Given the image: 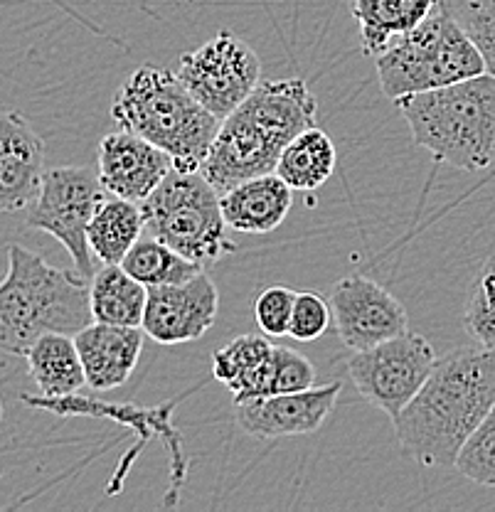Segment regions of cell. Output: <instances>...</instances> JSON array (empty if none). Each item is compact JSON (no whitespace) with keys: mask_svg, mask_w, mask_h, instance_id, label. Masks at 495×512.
I'll use <instances>...</instances> for the list:
<instances>
[{"mask_svg":"<svg viewBox=\"0 0 495 512\" xmlns=\"http://www.w3.org/2000/svg\"><path fill=\"white\" fill-rule=\"evenodd\" d=\"M375 69L382 92L397 101L478 77L488 72V64L441 0L419 28L402 35L375 57Z\"/></svg>","mask_w":495,"mask_h":512,"instance_id":"6","label":"cell"},{"mask_svg":"<svg viewBox=\"0 0 495 512\" xmlns=\"http://www.w3.org/2000/svg\"><path fill=\"white\" fill-rule=\"evenodd\" d=\"M444 5L483 52L488 72L495 74V0H444Z\"/></svg>","mask_w":495,"mask_h":512,"instance_id":"27","label":"cell"},{"mask_svg":"<svg viewBox=\"0 0 495 512\" xmlns=\"http://www.w3.org/2000/svg\"><path fill=\"white\" fill-rule=\"evenodd\" d=\"M495 407V352L473 345L436 357L417 397L392 424L404 456L419 466H456L463 444Z\"/></svg>","mask_w":495,"mask_h":512,"instance_id":"1","label":"cell"},{"mask_svg":"<svg viewBox=\"0 0 495 512\" xmlns=\"http://www.w3.org/2000/svg\"><path fill=\"white\" fill-rule=\"evenodd\" d=\"M25 360L42 397H72L87 384L74 335L45 333L30 345Z\"/></svg>","mask_w":495,"mask_h":512,"instance_id":"20","label":"cell"},{"mask_svg":"<svg viewBox=\"0 0 495 512\" xmlns=\"http://www.w3.org/2000/svg\"><path fill=\"white\" fill-rule=\"evenodd\" d=\"M178 77L207 111L227 119L262 84V60L237 35L217 32L180 57Z\"/></svg>","mask_w":495,"mask_h":512,"instance_id":"10","label":"cell"},{"mask_svg":"<svg viewBox=\"0 0 495 512\" xmlns=\"http://www.w3.org/2000/svg\"><path fill=\"white\" fill-rule=\"evenodd\" d=\"M146 229L141 202L106 197L89 224V247L101 264H121Z\"/></svg>","mask_w":495,"mask_h":512,"instance_id":"23","label":"cell"},{"mask_svg":"<svg viewBox=\"0 0 495 512\" xmlns=\"http://www.w3.org/2000/svg\"><path fill=\"white\" fill-rule=\"evenodd\" d=\"M89 284L77 271L55 269L40 254L10 244L0 281V350L25 357L45 333L77 335L92 323Z\"/></svg>","mask_w":495,"mask_h":512,"instance_id":"4","label":"cell"},{"mask_svg":"<svg viewBox=\"0 0 495 512\" xmlns=\"http://www.w3.org/2000/svg\"><path fill=\"white\" fill-rule=\"evenodd\" d=\"M111 119L121 131L163 148L183 173L202 170L222 124L190 94L178 72L163 67H138L116 89Z\"/></svg>","mask_w":495,"mask_h":512,"instance_id":"3","label":"cell"},{"mask_svg":"<svg viewBox=\"0 0 495 512\" xmlns=\"http://www.w3.org/2000/svg\"><path fill=\"white\" fill-rule=\"evenodd\" d=\"M0 421H3V404H0Z\"/></svg>","mask_w":495,"mask_h":512,"instance_id":"31","label":"cell"},{"mask_svg":"<svg viewBox=\"0 0 495 512\" xmlns=\"http://www.w3.org/2000/svg\"><path fill=\"white\" fill-rule=\"evenodd\" d=\"M333 323V308L330 301L316 291H301L296 293L294 303V316H291L289 325V338L298 340V343H313L321 338L323 333Z\"/></svg>","mask_w":495,"mask_h":512,"instance_id":"29","label":"cell"},{"mask_svg":"<svg viewBox=\"0 0 495 512\" xmlns=\"http://www.w3.org/2000/svg\"><path fill=\"white\" fill-rule=\"evenodd\" d=\"M456 468L473 483L495 488V407L468 436L456 458Z\"/></svg>","mask_w":495,"mask_h":512,"instance_id":"26","label":"cell"},{"mask_svg":"<svg viewBox=\"0 0 495 512\" xmlns=\"http://www.w3.org/2000/svg\"><path fill=\"white\" fill-rule=\"evenodd\" d=\"M340 382L316 384L303 392L266 394L234 402V419L254 439L306 436L326 424L340 397Z\"/></svg>","mask_w":495,"mask_h":512,"instance_id":"13","label":"cell"},{"mask_svg":"<svg viewBox=\"0 0 495 512\" xmlns=\"http://www.w3.org/2000/svg\"><path fill=\"white\" fill-rule=\"evenodd\" d=\"M316 387V367L301 352L286 348V345H274L271 355L269 375H266L264 397L266 394H286L303 392V389Z\"/></svg>","mask_w":495,"mask_h":512,"instance_id":"28","label":"cell"},{"mask_svg":"<svg viewBox=\"0 0 495 512\" xmlns=\"http://www.w3.org/2000/svg\"><path fill=\"white\" fill-rule=\"evenodd\" d=\"M141 330L92 320L74 335L87 384L94 392H109L131 380L143 352Z\"/></svg>","mask_w":495,"mask_h":512,"instance_id":"16","label":"cell"},{"mask_svg":"<svg viewBox=\"0 0 495 512\" xmlns=\"http://www.w3.org/2000/svg\"><path fill=\"white\" fill-rule=\"evenodd\" d=\"M271 355H274V343H271L269 335H239L225 348L215 350L212 375L230 389L234 402L264 397Z\"/></svg>","mask_w":495,"mask_h":512,"instance_id":"19","label":"cell"},{"mask_svg":"<svg viewBox=\"0 0 495 512\" xmlns=\"http://www.w3.org/2000/svg\"><path fill=\"white\" fill-rule=\"evenodd\" d=\"M175 168L163 148L129 131L106 133L97 148V173L109 195L143 202Z\"/></svg>","mask_w":495,"mask_h":512,"instance_id":"14","label":"cell"},{"mask_svg":"<svg viewBox=\"0 0 495 512\" xmlns=\"http://www.w3.org/2000/svg\"><path fill=\"white\" fill-rule=\"evenodd\" d=\"M106 200L99 173L79 165L45 170L40 192L28 212V227L47 232L67 249L74 261V271L92 281L97 274L92 247H89V224Z\"/></svg>","mask_w":495,"mask_h":512,"instance_id":"8","label":"cell"},{"mask_svg":"<svg viewBox=\"0 0 495 512\" xmlns=\"http://www.w3.org/2000/svg\"><path fill=\"white\" fill-rule=\"evenodd\" d=\"M318 104L306 79L262 82L227 119H222L202 173L217 192L257 175L276 173L281 151L316 126Z\"/></svg>","mask_w":495,"mask_h":512,"instance_id":"2","label":"cell"},{"mask_svg":"<svg viewBox=\"0 0 495 512\" xmlns=\"http://www.w3.org/2000/svg\"><path fill=\"white\" fill-rule=\"evenodd\" d=\"M296 291L286 286H269L254 298V320L259 330L269 338H284L289 335L291 316H294Z\"/></svg>","mask_w":495,"mask_h":512,"instance_id":"30","label":"cell"},{"mask_svg":"<svg viewBox=\"0 0 495 512\" xmlns=\"http://www.w3.org/2000/svg\"><path fill=\"white\" fill-rule=\"evenodd\" d=\"M436 365V352L424 335L402 333L367 350H353L348 375L358 394L390 419L402 412Z\"/></svg>","mask_w":495,"mask_h":512,"instance_id":"9","label":"cell"},{"mask_svg":"<svg viewBox=\"0 0 495 512\" xmlns=\"http://www.w3.org/2000/svg\"><path fill=\"white\" fill-rule=\"evenodd\" d=\"M220 293L207 271L183 284L148 288L143 333L161 345H180L200 340L215 325Z\"/></svg>","mask_w":495,"mask_h":512,"instance_id":"12","label":"cell"},{"mask_svg":"<svg viewBox=\"0 0 495 512\" xmlns=\"http://www.w3.org/2000/svg\"><path fill=\"white\" fill-rule=\"evenodd\" d=\"M45 178V141L20 111L0 106V212L35 202Z\"/></svg>","mask_w":495,"mask_h":512,"instance_id":"15","label":"cell"},{"mask_svg":"<svg viewBox=\"0 0 495 512\" xmlns=\"http://www.w3.org/2000/svg\"><path fill=\"white\" fill-rule=\"evenodd\" d=\"M333 323L343 345L367 350L407 333L409 318L397 296L367 276H345L330 291Z\"/></svg>","mask_w":495,"mask_h":512,"instance_id":"11","label":"cell"},{"mask_svg":"<svg viewBox=\"0 0 495 512\" xmlns=\"http://www.w3.org/2000/svg\"><path fill=\"white\" fill-rule=\"evenodd\" d=\"M131 276H136L143 286H170V284H183L205 271L198 261L188 259L173 247L163 244L156 237H141L121 261Z\"/></svg>","mask_w":495,"mask_h":512,"instance_id":"24","label":"cell"},{"mask_svg":"<svg viewBox=\"0 0 495 512\" xmlns=\"http://www.w3.org/2000/svg\"><path fill=\"white\" fill-rule=\"evenodd\" d=\"M414 143L451 168L486 170L495 160V74L395 101Z\"/></svg>","mask_w":495,"mask_h":512,"instance_id":"5","label":"cell"},{"mask_svg":"<svg viewBox=\"0 0 495 512\" xmlns=\"http://www.w3.org/2000/svg\"><path fill=\"white\" fill-rule=\"evenodd\" d=\"M441 0H353L365 55L377 57L402 35L424 23Z\"/></svg>","mask_w":495,"mask_h":512,"instance_id":"18","label":"cell"},{"mask_svg":"<svg viewBox=\"0 0 495 512\" xmlns=\"http://www.w3.org/2000/svg\"><path fill=\"white\" fill-rule=\"evenodd\" d=\"M146 229L200 266H212L237 252V244L227 234L220 192L202 170L183 173L170 170L168 178L141 202Z\"/></svg>","mask_w":495,"mask_h":512,"instance_id":"7","label":"cell"},{"mask_svg":"<svg viewBox=\"0 0 495 512\" xmlns=\"http://www.w3.org/2000/svg\"><path fill=\"white\" fill-rule=\"evenodd\" d=\"M148 303V286L121 264H104L89 284V306L97 323L141 328Z\"/></svg>","mask_w":495,"mask_h":512,"instance_id":"21","label":"cell"},{"mask_svg":"<svg viewBox=\"0 0 495 512\" xmlns=\"http://www.w3.org/2000/svg\"><path fill=\"white\" fill-rule=\"evenodd\" d=\"M338 163L333 138L323 128L311 126L301 131L289 146L281 151L276 163V175L291 190L313 192L328 183Z\"/></svg>","mask_w":495,"mask_h":512,"instance_id":"22","label":"cell"},{"mask_svg":"<svg viewBox=\"0 0 495 512\" xmlns=\"http://www.w3.org/2000/svg\"><path fill=\"white\" fill-rule=\"evenodd\" d=\"M227 227L239 234H269L281 227L294 205V190L276 173L257 175L220 195Z\"/></svg>","mask_w":495,"mask_h":512,"instance_id":"17","label":"cell"},{"mask_svg":"<svg viewBox=\"0 0 495 512\" xmlns=\"http://www.w3.org/2000/svg\"><path fill=\"white\" fill-rule=\"evenodd\" d=\"M463 325L481 348L495 352V254L473 279Z\"/></svg>","mask_w":495,"mask_h":512,"instance_id":"25","label":"cell"}]
</instances>
